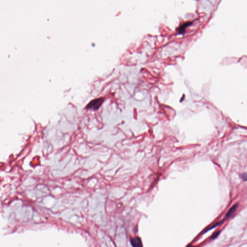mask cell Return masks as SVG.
<instances>
[{"instance_id": "1", "label": "cell", "mask_w": 247, "mask_h": 247, "mask_svg": "<svg viewBox=\"0 0 247 247\" xmlns=\"http://www.w3.org/2000/svg\"><path fill=\"white\" fill-rule=\"evenodd\" d=\"M104 101V98L102 97L96 98L90 102L89 104L86 105V108L89 110H92L94 111L98 110V109L101 107Z\"/></svg>"}, {"instance_id": "2", "label": "cell", "mask_w": 247, "mask_h": 247, "mask_svg": "<svg viewBox=\"0 0 247 247\" xmlns=\"http://www.w3.org/2000/svg\"><path fill=\"white\" fill-rule=\"evenodd\" d=\"M130 242L133 247H143L142 240L140 238L138 237H135L131 238Z\"/></svg>"}, {"instance_id": "3", "label": "cell", "mask_w": 247, "mask_h": 247, "mask_svg": "<svg viewBox=\"0 0 247 247\" xmlns=\"http://www.w3.org/2000/svg\"><path fill=\"white\" fill-rule=\"evenodd\" d=\"M192 22H187L183 24L182 25H181L179 27V29L178 30V32H179V33L181 34H184V32H185V29L186 28V27H188V26L192 24Z\"/></svg>"}, {"instance_id": "4", "label": "cell", "mask_w": 247, "mask_h": 247, "mask_svg": "<svg viewBox=\"0 0 247 247\" xmlns=\"http://www.w3.org/2000/svg\"><path fill=\"white\" fill-rule=\"evenodd\" d=\"M238 204H236L232 206L231 208L228 210V212L225 215V219L229 218L230 216H231L234 213V211L237 209L238 207Z\"/></svg>"}, {"instance_id": "5", "label": "cell", "mask_w": 247, "mask_h": 247, "mask_svg": "<svg viewBox=\"0 0 247 247\" xmlns=\"http://www.w3.org/2000/svg\"><path fill=\"white\" fill-rule=\"evenodd\" d=\"M220 231L216 232L215 233H214L213 234H212V236H211V238L212 239H215L216 238H217L218 236H219V234H220Z\"/></svg>"}, {"instance_id": "6", "label": "cell", "mask_w": 247, "mask_h": 247, "mask_svg": "<svg viewBox=\"0 0 247 247\" xmlns=\"http://www.w3.org/2000/svg\"><path fill=\"white\" fill-rule=\"evenodd\" d=\"M241 178L243 180L245 181H247V172L244 173L241 175Z\"/></svg>"}, {"instance_id": "7", "label": "cell", "mask_w": 247, "mask_h": 247, "mask_svg": "<svg viewBox=\"0 0 247 247\" xmlns=\"http://www.w3.org/2000/svg\"><path fill=\"white\" fill-rule=\"evenodd\" d=\"M187 247H192V246H188Z\"/></svg>"}]
</instances>
